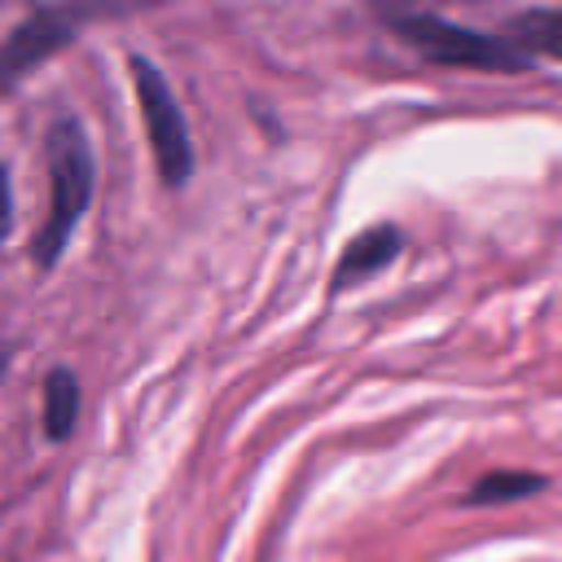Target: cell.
<instances>
[{
    "mask_svg": "<svg viewBox=\"0 0 562 562\" xmlns=\"http://www.w3.org/2000/svg\"><path fill=\"white\" fill-rule=\"evenodd\" d=\"M44 158H48V215L35 233L31 255L40 268H53L66 255V246H70V237H75V228L92 202V184H97V158H92L88 132L75 114L53 119L48 140H44Z\"/></svg>",
    "mask_w": 562,
    "mask_h": 562,
    "instance_id": "1",
    "label": "cell"
},
{
    "mask_svg": "<svg viewBox=\"0 0 562 562\" xmlns=\"http://www.w3.org/2000/svg\"><path fill=\"white\" fill-rule=\"evenodd\" d=\"M509 44L522 48L527 57L544 53V57L562 61V9H527V13H518L509 22Z\"/></svg>",
    "mask_w": 562,
    "mask_h": 562,
    "instance_id": "7",
    "label": "cell"
},
{
    "mask_svg": "<svg viewBox=\"0 0 562 562\" xmlns=\"http://www.w3.org/2000/svg\"><path fill=\"white\" fill-rule=\"evenodd\" d=\"M540 474H518V470H501V474H487L470 487L465 505H501V501H518V496H531L540 492Z\"/></svg>",
    "mask_w": 562,
    "mask_h": 562,
    "instance_id": "8",
    "label": "cell"
},
{
    "mask_svg": "<svg viewBox=\"0 0 562 562\" xmlns=\"http://www.w3.org/2000/svg\"><path fill=\"white\" fill-rule=\"evenodd\" d=\"M75 26H79V13H66V9H40L26 22H18L0 44V88H13L26 70H35L57 48H66L75 40Z\"/></svg>",
    "mask_w": 562,
    "mask_h": 562,
    "instance_id": "4",
    "label": "cell"
},
{
    "mask_svg": "<svg viewBox=\"0 0 562 562\" xmlns=\"http://www.w3.org/2000/svg\"><path fill=\"white\" fill-rule=\"evenodd\" d=\"M4 369H9V351L0 347V378H4Z\"/></svg>",
    "mask_w": 562,
    "mask_h": 562,
    "instance_id": "10",
    "label": "cell"
},
{
    "mask_svg": "<svg viewBox=\"0 0 562 562\" xmlns=\"http://www.w3.org/2000/svg\"><path fill=\"white\" fill-rule=\"evenodd\" d=\"M9 233H13V180H9V167L0 162V246Z\"/></svg>",
    "mask_w": 562,
    "mask_h": 562,
    "instance_id": "9",
    "label": "cell"
},
{
    "mask_svg": "<svg viewBox=\"0 0 562 562\" xmlns=\"http://www.w3.org/2000/svg\"><path fill=\"white\" fill-rule=\"evenodd\" d=\"M75 422H79V378L66 364H57L44 378V435L53 443L57 439H70Z\"/></svg>",
    "mask_w": 562,
    "mask_h": 562,
    "instance_id": "6",
    "label": "cell"
},
{
    "mask_svg": "<svg viewBox=\"0 0 562 562\" xmlns=\"http://www.w3.org/2000/svg\"><path fill=\"white\" fill-rule=\"evenodd\" d=\"M132 66V88H136V105H140V123H145V136H149V154L158 162V176L180 189L189 176H193V136H189V119L176 101V88L167 83V75L132 53L127 57Z\"/></svg>",
    "mask_w": 562,
    "mask_h": 562,
    "instance_id": "3",
    "label": "cell"
},
{
    "mask_svg": "<svg viewBox=\"0 0 562 562\" xmlns=\"http://www.w3.org/2000/svg\"><path fill=\"white\" fill-rule=\"evenodd\" d=\"M400 246H404V237H400V228H395V224L364 228L360 237H351V241H347V250H342V259H338V268H334V290L360 285L364 277L382 272V268L400 255Z\"/></svg>",
    "mask_w": 562,
    "mask_h": 562,
    "instance_id": "5",
    "label": "cell"
},
{
    "mask_svg": "<svg viewBox=\"0 0 562 562\" xmlns=\"http://www.w3.org/2000/svg\"><path fill=\"white\" fill-rule=\"evenodd\" d=\"M391 31L417 48L426 61H439V66H470V70H527V53L514 48L509 40L501 35H483V31H470L452 18H439V13H391L386 18Z\"/></svg>",
    "mask_w": 562,
    "mask_h": 562,
    "instance_id": "2",
    "label": "cell"
}]
</instances>
